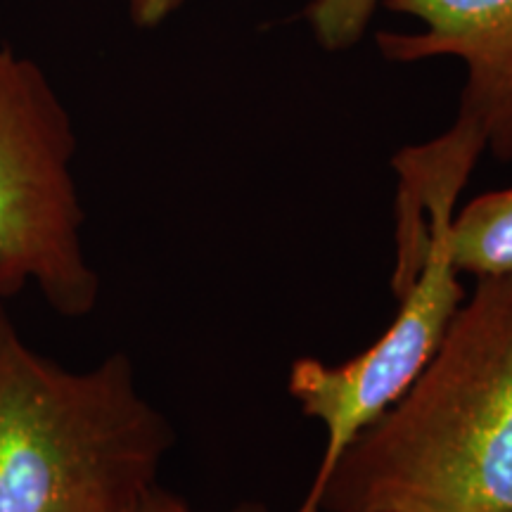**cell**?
Returning <instances> with one entry per match:
<instances>
[{"label": "cell", "mask_w": 512, "mask_h": 512, "mask_svg": "<svg viewBox=\"0 0 512 512\" xmlns=\"http://www.w3.org/2000/svg\"><path fill=\"white\" fill-rule=\"evenodd\" d=\"M323 512H512V273L477 280L437 354L332 467Z\"/></svg>", "instance_id": "obj_1"}, {"label": "cell", "mask_w": 512, "mask_h": 512, "mask_svg": "<svg viewBox=\"0 0 512 512\" xmlns=\"http://www.w3.org/2000/svg\"><path fill=\"white\" fill-rule=\"evenodd\" d=\"M174 444L126 354L69 370L0 306V512H126Z\"/></svg>", "instance_id": "obj_2"}, {"label": "cell", "mask_w": 512, "mask_h": 512, "mask_svg": "<svg viewBox=\"0 0 512 512\" xmlns=\"http://www.w3.org/2000/svg\"><path fill=\"white\" fill-rule=\"evenodd\" d=\"M74 157L72 117L46 72L0 43V299L36 287L64 318L100 299Z\"/></svg>", "instance_id": "obj_3"}, {"label": "cell", "mask_w": 512, "mask_h": 512, "mask_svg": "<svg viewBox=\"0 0 512 512\" xmlns=\"http://www.w3.org/2000/svg\"><path fill=\"white\" fill-rule=\"evenodd\" d=\"M453 214L451 204H437L422 214L427 228L422 264L411 285L396 294L401 306L389 328L366 351L337 366L311 356L292 363L287 392L306 418L325 427V451L306 501L320 505L323 486L344 448L411 387L463 306L465 290L446 245Z\"/></svg>", "instance_id": "obj_4"}, {"label": "cell", "mask_w": 512, "mask_h": 512, "mask_svg": "<svg viewBox=\"0 0 512 512\" xmlns=\"http://www.w3.org/2000/svg\"><path fill=\"white\" fill-rule=\"evenodd\" d=\"M384 8L415 17L422 31L377 34L382 57L463 62L458 117L446 133L479 155L512 162V0H389Z\"/></svg>", "instance_id": "obj_5"}, {"label": "cell", "mask_w": 512, "mask_h": 512, "mask_svg": "<svg viewBox=\"0 0 512 512\" xmlns=\"http://www.w3.org/2000/svg\"><path fill=\"white\" fill-rule=\"evenodd\" d=\"M446 245L460 275L482 280L512 273V188L484 192L456 211Z\"/></svg>", "instance_id": "obj_6"}, {"label": "cell", "mask_w": 512, "mask_h": 512, "mask_svg": "<svg viewBox=\"0 0 512 512\" xmlns=\"http://www.w3.org/2000/svg\"><path fill=\"white\" fill-rule=\"evenodd\" d=\"M389 0H311L304 10L313 38L325 50H347L361 41L375 12Z\"/></svg>", "instance_id": "obj_7"}, {"label": "cell", "mask_w": 512, "mask_h": 512, "mask_svg": "<svg viewBox=\"0 0 512 512\" xmlns=\"http://www.w3.org/2000/svg\"><path fill=\"white\" fill-rule=\"evenodd\" d=\"M126 512H195V510H192L190 505L183 501V498L169 494V491L159 489V486L155 484L145 496H140L138 501L133 503ZM235 512H268V510L259 503H242ZM294 512H323V508H320V505H313L309 501H302Z\"/></svg>", "instance_id": "obj_8"}, {"label": "cell", "mask_w": 512, "mask_h": 512, "mask_svg": "<svg viewBox=\"0 0 512 512\" xmlns=\"http://www.w3.org/2000/svg\"><path fill=\"white\" fill-rule=\"evenodd\" d=\"M181 5L183 0H131V19L140 29H155Z\"/></svg>", "instance_id": "obj_9"}]
</instances>
